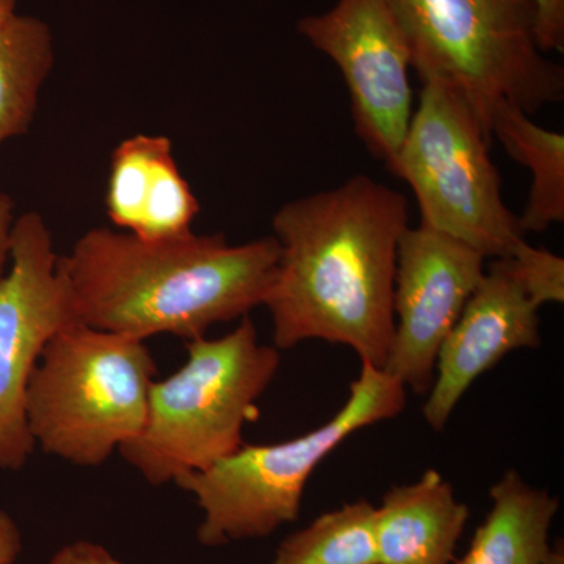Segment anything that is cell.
I'll use <instances>...</instances> for the list:
<instances>
[{
	"label": "cell",
	"instance_id": "obj_3",
	"mask_svg": "<svg viewBox=\"0 0 564 564\" xmlns=\"http://www.w3.org/2000/svg\"><path fill=\"white\" fill-rule=\"evenodd\" d=\"M187 361L151 388L147 423L120 454L152 486L176 484L242 447L247 423L281 366L243 317L217 339L185 343Z\"/></svg>",
	"mask_w": 564,
	"mask_h": 564
},
{
	"label": "cell",
	"instance_id": "obj_22",
	"mask_svg": "<svg viewBox=\"0 0 564 564\" xmlns=\"http://www.w3.org/2000/svg\"><path fill=\"white\" fill-rule=\"evenodd\" d=\"M14 218L13 199L6 193H0V278L10 262V236Z\"/></svg>",
	"mask_w": 564,
	"mask_h": 564
},
{
	"label": "cell",
	"instance_id": "obj_15",
	"mask_svg": "<svg viewBox=\"0 0 564 564\" xmlns=\"http://www.w3.org/2000/svg\"><path fill=\"white\" fill-rule=\"evenodd\" d=\"M491 137L532 174L529 202L518 217L521 232H543L564 221V135L541 128L524 110L502 101L494 107Z\"/></svg>",
	"mask_w": 564,
	"mask_h": 564
},
{
	"label": "cell",
	"instance_id": "obj_1",
	"mask_svg": "<svg viewBox=\"0 0 564 564\" xmlns=\"http://www.w3.org/2000/svg\"><path fill=\"white\" fill-rule=\"evenodd\" d=\"M408 221L404 195L366 174L282 204L272 220L280 258L263 302L274 347L325 340L384 369L395 325L397 251Z\"/></svg>",
	"mask_w": 564,
	"mask_h": 564
},
{
	"label": "cell",
	"instance_id": "obj_4",
	"mask_svg": "<svg viewBox=\"0 0 564 564\" xmlns=\"http://www.w3.org/2000/svg\"><path fill=\"white\" fill-rule=\"evenodd\" d=\"M422 82L447 84L485 128L507 101L527 115L564 99L563 66L538 46L533 0H388Z\"/></svg>",
	"mask_w": 564,
	"mask_h": 564
},
{
	"label": "cell",
	"instance_id": "obj_11",
	"mask_svg": "<svg viewBox=\"0 0 564 564\" xmlns=\"http://www.w3.org/2000/svg\"><path fill=\"white\" fill-rule=\"evenodd\" d=\"M540 306L508 258L492 259L437 356L423 417L444 430L464 393L508 352L541 345Z\"/></svg>",
	"mask_w": 564,
	"mask_h": 564
},
{
	"label": "cell",
	"instance_id": "obj_20",
	"mask_svg": "<svg viewBox=\"0 0 564 564\" xmlns=\"http://www.w3.org/2000/svg\"><path fill=\"white\" fill-rule=\"evenodd\" d=\"M46 564H129L111 554L106 545L90 540H76L62 545Z\"/></svg>",
	"mask_w": 564,
	"mask_h": 564
},
{
	"label": "cell",
	"instance_id": "obj_2",
	"mask_svg": "<svg viewBox=\"0 0 564 564\" xmlns=\"http://www.w3.org/2000/svg\"><path fill=\"white\" fill-rule=\"evenodd\" d=\"M278 258L273 236L229 245L221 234L191 232L148 242L93 228L58 269L82 325L143 343L161 334L191 343L263 306Z\"/></svg>",
	"mask_w": 564,
	"mask_h": 564
},
{
	"label": "cell",
	"instance_id": "obj_12",
	"mask_svg": "<svg viewBox=\"0 0 564 564\" xmlns=\"http://www.w3.org/2000/svg\"><path fill=\"white\" fill-rule=\"evenodd\" d=\"M104 206L117 228L148 242L187 236L199 214L172 140L147 133L122 140L111 152Z\"/></svg>",
	"mask_w": 564,
	"mask_h": 564
},
{
	"label": "cell",
	"instance_id": "obj_17",
	"mask_svg": "<svg viewBox=\"0 0 564 564\" xmlns=\"http://www.w3.org/2000/svg\"><path fill=\"white\" fill-rule=\"evenodd\" d=\"M375 511L367 500H355L318 516L278 545L272 564H380Z\"/></svg>",
	"mask_w": 564,
	"mask_h": 564
},
{
	"label": "cell",
	"instance_id": "obj_6",
	"mask_svg": "<svg viewBox=\"0 0 564 564\" xmlns=\"http://www.w3.org/2000/svg\"><path fill=\"white\" fill-rule=\"evenodd\" d=\"M406 388L369 362L350 384V397L332 421L276 444H243L207 469L185 475L176 486L195 497L203 519L196 540L221 547L262 540L299 519L307 481L351 434L397 417Z\"/></svg>",
	"mask_w": 564,
	"mask_h": 564
},
{
	"label": "cell",
	"instance_id": "obj_24",
	"mask_svg": "<svg viewBox=\"0 0 564 564\" xmlns=\"http://www.w3.org/2000/svg\"><path fill=\"white\" fill-rule=\"evenodd\" d=\"M545 564H564V554H563V547L562 544L555 545V547H552L551 555H549L547 562Z\"/></svg>",
	"mask_w": 564,
	"mask_h": 564
},
{
	"label": "cell",
	"instance_id": "obj_5",
	"mask_svg": "<svg viewBox=\"0 0 564 564\" xmlns=\"http://www.w3.org/2000/svg\"><path fill=\"white\" fill-rule=\"evenodd\" d=\"M158 366L143 340L68 326L44 348L25 393L35 447L77 467L109 462L143 430Z\"/></svg>",
	"mask_w": 564,
	"mask_h": 564
},
{
	"label": "cell",
	"instance_id": "obj_7",
	"mask_svg": "<svg viewBox=\"0 0 564 564\" xmlns=\"http://www.w3.org/2000/svg\"><path fill=\"white\" fill-rule=\"evenodd\" d=\"M491 133L447 84L422 82L421 102L388 166L410 184L421 225L466 243L486 259L510 256L524 234L502 198L489 155Z\"/></svg>",
	"mask_w": 564,
	"mask_h": 564
},
{
	"label": "cell",
	"instance_id": "obj_23",
	"mask_svg": "<svg viewBox=\"0 0 564 564\" xmlns=\"http://www.w3.org/2000/svg\"><path fill=\"white\" fill-rule=\"evenodd\" d=\"M17 6L18 0H0V25L6 24L14 14H18Z\"/></svg>",
	"mask_w": 564,
	"mask_h": 564
},
{
	"label": "cell",
	"instance_id": "obj_9",
	"mask_svg": "<svg viewBox=\"0 0 564 564\" xmlns=\"http://www.w3.org/2000/svg\"><path fill=\"white\" fill-rule=\"evenodd\" d=\"M300 35L336 63L351 99L356 135L386 166L413 118L411 52L388 0H337L303 18Z\"/></svg>",
	"mask_w": 564,
	"mask_h": 564
},
{
	"label": "cell",
	"instance_id": "obj_8",
	"mask_svg": "<svg viewBox=\"0 0 564 564\" xmlns=\"http://www.w3.org/2000/svg\"><path fill=\"white\" fill-rule=\"evenodd\" d=\"M54 239L43 215L14 218L10 269L0 278V469L20 470L35 443L25 417V393L44 348L80 323L58 269Z\"/></svg>",
	"mask_w": 564,
	"mask_h": 564
},
{
	"label": "cell",
	"instance_id": "obj_21",
	"mask_svg": "<svg viewBox=\"0 0 564 564\" xmlns=\"http://www.w3.org/2000/svg\"><path fill=\"white\" fill-rule=\"evenodd\" d=\"M22 554V533L17 519L0 508V564H17Z\"/></svg>",
	"mask_w": 564,
	"mask_h": 564
},
{
	"label": "cell",
	"instance_id": "obj_19",
	"mask_svg": "<svg viewBox=\"0 0 564 564\" xmlns=\"http://www.w3.org/2000/svg\"><path fill=\"white\" fill-rule=\"evenodd\" d=\"M536 10L538 46L544 52H564V0H533Z\"/></svg>",
	"mask_w": 564,
	"mask_h": 564
},
{
	"label": "cell",
	"instance_id": "obj_14",
	"mask_svg": "<svg viewBox=\"0 0 564 564\" xmlns=\"http://www.w3.org/2000/svg\"><path fill=\"white\" fill-rule=\"evenodd\" d=\"M492 507L469 551L455 564H545L560 500L508 470L492 486Z\"/></svg>",
	"mask_w": 564,
	"mask_h": 564
},
{
	"label": "cell",
	"instance_id": "obj_13",
	"mask_svg": "<svg viewBox=\"0 0 564 564\" xmlns=\"http://www.w3.org/2000/svg\"><path fill=\"white\" fill-rule=\"evenodd\" d=\"M469 508L454 488L429 469L410 485L393 486L375 511L380 564H452Z\"/></svg>",
	"mask_w": 564,
	"mask_h": 564
},
{
	"label": "cell",
	"instance_id": "obj_16",
	"mask_svg": "<svg viewBox=\"0 0 564 564\" xmlns=\"http://www.w3.org/2000/svg\"><path fill=\"white\" fill-rule=\"evenodd\" d=\"M54 65V35L46 22L14 14L0 25V144L31 131Z\"/></svg>",
	"mask_w": 564,
	"mask_h": 564
},
{
	"label": "cell",
	"instance_id": "obj_18",
	"mask_svg": "<svg viewBox=\"0 0 564 564\" xmlns=\"http://www.w3.org/2000/svg\"><path fill=\"white\" fill-rule=\"evenodd\" d=\"M538 306L564 302V259L544 248H534L527 240L505 256Z\"/></svg>",
	"mask_w": 564,
	"mask_h": 564
},
{
	"label": "cell",
	"instance_id": "obj_10",
	"mask_svg": "<svg viewBox=\"0 0 564 564\" xmlns=\"http://www.w3.org/2000/svg\"><path fill=\"white\" fill-rule=\"evenodd\" d=\"M486 258L426 226L400 237L393 334L384 372L417 395L432 389L437 356L486 272Z\"/></svg>",
	"mask_w": 564,
	"mask_h": 564
}]
</instances>
